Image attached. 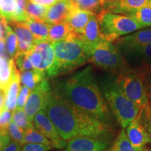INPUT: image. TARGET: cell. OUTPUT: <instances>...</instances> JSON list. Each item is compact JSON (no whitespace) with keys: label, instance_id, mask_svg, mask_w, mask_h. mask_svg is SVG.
I'll use <instances>...</instances> for the list:
<instances>
[{"label":"cell","instance_id":"obj_1","mask_svg":"<svg viewBox=\"0 0 151 151\" xmlns=\"http://www.w3.org/2000/svg\"><path fill=\"white\" fill-rule=\"evenodd\" d=\"M46 112L63 140L87 137L109 141L113 136L111 124L90 116L64 99L52 90Z\"/></svg>","mask_w":151,"mask_h":151},{"label":"cell","instance_id":"obj_2","mask_svg":"<svg viewBox=\"0 0 151 151\" xmlns=\"http://www.w3.org/2000/svg\"><path fill=\"white\" fill-rule=\"evenodd\" d=\"M73 106L106 124H111L112 116L91 66L60 81L54 89Z\"/></svg>","mask_w":151,"mask_h":151},{"label":"cell","instance_id":"obj_3","mask_svg":"<svg viewBox=\"0 0 151 151\" xmlns=\"http://www.w3.org/2000/svg\"><path fill=\"white\" fill-rule=\"evenodd\" d=\"M100 89L111 112L122 129H125L142 108L124 95L116 83L113 76H106L103 79L100 83Z\"/></svg>","mask_w":151,"mask_h":151},{"label":"cell","instance_id":"obj_4","mask_svg":"<svg viewBox=\"0 0 151 151\" xmlns=\"http://www.w3.org/2000/svg\"><path fill=\"white\" fill-rule=\"evenodd\" d=\"M55 63L52 77L67 73L89 61L90 50L82 39H69L52 43Z\"/></svg>","mask_w":151,"mask_h":151},{"label":"cell","instance_id":"obj_5","mask_svg":"<svg viewBox=\"0 0 151 151\" xmlns=\"http://www.w3.org/2000/svg\"><path fill=\"white\" fill-rule=\"evenodd\" d=\"M116 83L127 98L144 108L149 104L151 93V78L146 71L127 67L114 76Z\"/></svg>","mask_w":151,"mask_h":151},{"label":"cell","instance_id":"obj_6","mask_svg":"<svg viewBox=\"0 0 151 151\" xmlns=\"http://www.w3.org/2000/svg\"><path fill=\"white\" fill-rule=\"evenodd\" d=\"M96 16L104 39L110 42L143 28L134 19L125 15L103 11Z\"/></svg>","mask_w":151,"mask_h":151},{"label":"cell","instance_id":"obj_7","mask_svg":"<svg viewBox=\"0 0 151 151\" xmlns=\"http://www.w3.org/2000/svg\"><path fill=\"white\" fill-rule=\"evenodd\" d=\"M89 61L103 70L116 73L128 67L127 62L116 44L106 40L92 49Z\"/></svg>","mask_w":151,"mask_h":151},{"label":"cell","instance_id":"obj_8","mask_svg":"<svg viewBox=\"0 0 151 151\" xmlns=\"http://www.w3.org/2000/svg\"><path fill=\"white\" fill-rule=\"evenodd\" d=\"M29 53L34 68L42 73L46 79L51 78L55 63V52L52 43L48 41L36 42Z\"/></svg>","mask_w":151,"mask_h":151},{"label":"cell","instance_id":"obj_9","mask_svg":"<svg viewBox=\"0 0 151 151\" xmlns=\"http://www.w3.org/2000/svg\"><path fill=\"white\" fill-rule=\"evenodd\" d=\"M51 91L50 83L47 79H45L30 92L23 109L32 123L35 115L39 111L46 109Z\"/></svg>","mask_w":151,"mask_h":151},{"label":"cell","instance_id":"obj_10","mask_svg":"<svg viewBox=\"0 0 151 151\" xmlns=\"http://www.w3.org/2000/svg\"><path fill=\"white\" fill-rule=\"evenodd\" d=\"M32 123L37 131L51 141L52 147L61 149L67 146V143L60 137L45 109L39 111L35 115Z\"/></svg>","mask_w":151,"mask_h":151},{"label":"cell","instance_id":"obj_11","mask_svg":"<svg viewBox=\"0 0 151 151\" xmlns=\"http://www.w3.org/2000/svg\"><path fill=\"white\" fill-rule=\"evenodd\" d=\"M142 109L138 116L125 128L127 137L132 145L139 150L143 151L144 147L151 142V138L148 132L141 122Z\"/></svg>","mask_w":151,"mask_h":151},{"label":"cell","instance_id":"obj_12","mask_svg":"<svg viewBox=\"0 0 151 151\" xmlns=\"http://www.w3.org/2000/svg\"><path fill=\"white\" fill-rule=\"evenodd\" d=\"M151 43V27L143 28L117 39L115 44L120 51L146 46Z\"/></svg>","mask_w":151,"mask_h":151},{"label":"cell","instance_id":"obj_13","mask_svg":"<svg viewBox=\"0 0 151 151\" xmlns=\"http://www.w3.org/2000/svg\"><path fill=\"white\" fill-rule=\"evenodd\" d=\"M109 141L87 137H77L69 140L64 151H106Z\"/></svg>","mask_w":151,"mask_h":151},{"label":"cell","instance_id":"obj_14","mask_svg":"<svg viewBox=\"0 0 151 151\" xmlns=\"http://www.w3.org/2000/svg\"><path fill=\"white\" fill-rule=\"evenodd\" d=\"M150 1L151 0H104V11L127 16L146 6Z\"/></svg>","mask_w":151,"mask_h":151},{"label":"cell","instance_id":"obj_15","mask_svg":"<svg viewBox=\"0 0 151 151\" xmlns=\"http://www.w3.org/2000/svg\"><path fill=\"white\" fill-rule=\"evenodd\" d=\"M74 5L70 0H59L48 9L44 22L49 25L66 22Z\"/></svg>","mask_w":151,"mask_h":151},{"label":"cell","instance_id":"obj_16","mask_svg":"<svg viewBox=\"0 0 151 151\" xmlns=\"http://www.w3.org/2000/svg\"><path fill=\"white\" fill-rule=\"evenodd\" d=\"M93 13L79 9L76 4L66 20L73 32L82 35Z\"/></svg>","mask_w":151,"mask_h":151},{"label":"cell","instance_id":"obj_17","mask_svg":"<svg viewBox=\"0 0 151 151\" xmlns=\"http://www.w3.org/2000/svg\"><path fill=\"white\" fill-rule=\"evenodd\" d=\"M104 39L100 31L99 24L97 17L95 14L92 15L82 34V41L85 43L90 51L92 48L99 45Z\"/></svg>","mask_w":151,"mask_h":151},{"label":"cell","instance_id":"obj_18","mask_svg":"<svg viewBox=\"0 0 151 151\" xmlns=\"http://www.w3.org/2000/svg\"><path fill=\"white\" fill-rule=\"evenodd\" d=\"M10 24L14 28L18 38V53L29 52L35 43L32 32L24 22L10 21Z\"/></svg>","mask_w":151,"mask_h":151},{"label":"cell","instance_id":"obj_19","mask_svg":"<svg viewBox=\"0 0 151 151\" xmlns=\"http://www.w3.org/2000/svg\"><path fill=\"white\" fill-rule=\"evenodd\" d=\"M77 39H82V35L73 32L67 22H64L50 26L47 41L53 43L60 41Z\"/></svg>","mask_w":151,"mask_h":151},{"label":"cell","instance_id":"obj_20","mask_svg":"<svg viewBox=\"0 0 151 151\" xmlns=\"http://www.w3.org/2000/svg\"><path fill=\"white\" fill-rule=\"evenodd\" d=\"M120 52L126 62L127 60L128 62H133L151 67V43L146 46Z\"/></svg>","mask_w":151,"mask_h":151},{"label":"cell","instance_id":"obj_21","mask_svg":"<svg viewBox=\"0 0 151 151\" xmlns=\"http://www.w3.org/2000/svg\"><path fill=\"white\" fill-rule=\"evenodd\" d=\"M20 72L16 66V67L14 68V73H13L12 78H11L6 91L5 108L11 112H13L16 108L17 99H18V94L20 89Z\"/></svg>","mask_w":151,"mask_h":151},{"label":"cell","instance_id":"obj_22","mask_svg":"<svg viewBox=\"0 0 151 151\" xmlns=\"http://www.w3.org/2000/svg\"><path fill=\"white\" fill-rule=\"evenodd\" d=\"M29 31L33 34L35 43L47 41L50 26L43 20H36L29 18L26 22H24Z\"/></svg>","mask_w":151,"mask_h":151},{"label":"cell","instance_id":"obj_23","mask_svg":"<svg viewBox=\"0 0 151 151\" xmlns=\"http://www.w3.org/2000/svg\"><path fill=\"white\" fill-rule=\"evenodd\" d=\"M16 63L14 58L8 60L0 56V89L6 91L12 78Z\"/></svg>","mask_w":151,"mask_h":151},{"label":"cell","instance_id":"obj_24","mask_svg":"<svg viewBox=\"0 0 151 151\" xmlns=\"http://www.w3.org/2000/svg\"><path fill=\"white\" fill-rule=\"evenodd\" d=\"M45 79L46 78L44 75L35 69L24 71L20 75V81L22 83L24 86L29 88L31 91Z\"/></svg>","mask_w":151,"mask_h":151},{"label":"cell","instance_id":"obj_25","mask_svg":"<svg viewBox=\"0 0 151 151\" xmlns=\"http://www.w3.org/2000/svg\"><path fill=\"white\" fill-rule=\"evenodd\" d=\"M106 151H141L132 145L126 134L125 130L122 129L118 137Z\"/></svg>","mask_w":151,"mask_h":151},{"label":"cell","instance_id":"obj_26","mask_svg":"<svg viewBox=\"0 0 151 151\" xmlns=\"http://www.w3.org/2000/svg\"><path fill=\"white\" fill-rule=\"evenodd\" d=\"M127 16L134 19L143 28L151 27V9L148 6L137 9Z\"/></svg>","mask_w":151,"mask_h":151},{"label":"cell","instance_id":"obj_27","mask_svg":"<svg viewBox=\"0 0 151 151\" xmlns=\"http://www.w3.org/2000/svg\"><path fill=\"white\" fill-rule=\"evenodd\" d=\"M48 9V7L44 6L37 4L30 1L29 0H27L25 10L29 18L44 21Z\"/></svg>","mask_w":151,"mask_h":151},{"label":"cell","instance_id":"obj_28","mask_svg":"<svg viewBox=\"0 0 151 151\" xmlns=\"http://www.w3.org/2000/svg\"><path fill=\"white\" fill-rule=\"evenodd\" d=\"M27 143H42L52 146L51 141L35 129V127L24 131L23 144Z\"/></svg>","mask_w":151,"mask_h":151},{"label":"cell","instance_id":"obj_29","mask_svg":"<svg viewBox=\"0 0 151 151\" xmlns=\"http://www.w3.org/2000/svg\"><path fill=\"white\" fill-rule=\"evenodd\" d=\"M79 9L97 15L104 11V0H81L76 2Z\"/></svg>","mask_w":151,"mask_h":151},{"label":"cell","instance_id":"obj_30","mask_svg":"<svg viewBox=\"0 0 151 151\" xmlns=\"http://www.w3.org/2000/svg\"><path fill=\"white\" fill-rule=\"evenodd\" d=\"M17 9L15 0H0V16L12 21Z\"/></svg>","mask_w":151,"mask_h":151},{"label":"cell","instance_id":"obj_31","mask_svg":"<svg viewBox=\"0 0 151 151\" xmlns=\"http://www.w3.org/2000/svg\"><path fill=\"white\" fill-rule=\"evenodd\" d=\"M6 41V47L9 55L11 58H14L17 54H18V38H17L16 34L13 31V29L9 27L7 28L6 35L5 37Z\"/></svg>","mask_w":151,"mask_h":151},{"label":"cell","instance_id":"obj_32","mask_svg":"<svg viewBox=\"0 0 151 151\" xmlns=\"http://www.w3.org/2000/svg\"><path fill=\"white\" fill-rule=\"evenodd\" d=\"M12 120L24 131L34 127L33 124L29 121L23 109H16L12 113Z\"/></svg>","mask_w":151,"mask_h":151},{"label":"cell","instance_id":"obj_33","mask_svg":"<svg viewBox=\"0 0 151 151\" xmlns=\"http://www.w3.org/2000/svg\"><path fill=\"white\" fill-rule=\"evenodd\" d=\"M17 68L20 72L34 69L29 52H19L14 58Z\"/></svg>","mask_w":151,"mask_h":151},{"label":"cell","instance_id":"obj_34","mask_svg":"<svg viewBox=\"0 0 151 151\" xmlns=\"http://www.w3.org/2000/svg\"><path fill=\"white\" fill-rule=\"evenodd\" d=\"M8 133L11 140L23 145L24 131L20 129L13 120H11L9 126Z\"/></svg>","mask_w":151,"mask_h":151},{"label":"cell","instance_id":"obj_35","mask_svg":"<svg viewBox=\"0 0 151 151\" xmlns=\"http://www.w3.org/2000/svg\"><path fill=\"white\" fill-rule=\"evenodd\" d=\"M26 3H27V0H18L17 9L16 13H15L14 20L12 21L20 22H24L27 21V19L29 18V16H28L25 10Z\"/></svg>","mask_w":151,"mask_h":151},{"label":"cell","instance_id":"obj_36","mask_svg":"<svg viewBox=\"0 0 151 151\" xmlns=\"http://www.w3.org/2000/svg\"><path fill=\"white\" fill-rule=\"evenodd\" d=\"M12 113L11 111L4 108L1 111L0 116V131L8 133V128L11 120H12Z\"/></svg>","mask_w":151,"mask_h":151},{"label":"cell","instance_id":"obj_37","mask_svg":"<svg viewBox=\"0 0 151 151\" xmlns=\"http://www.w3.org/2000/svg\"><path fill=\"white\" fill-rule=\"evenodd\" d=\"M30 92H31V90L26 86H23L20 88L18 99H17V105L16 109H24V106L26 102H27V100L29 97Z\"/></svg>","mask_w":151,"mask_h":151},{"label":"cell","instance_id":"obj_38","mask_svg":"<svg viewBox=\"0 0 151 151\" xmlns=\"http://www.w3.org/2000/svg\"><path fill=\"white\" fill-rule=\"evenodd\" d=\"M52 147L42 143H27L22 145L21 151H48L51 150Z\"/></svg>","mask_w":151,"mask_h":151},{"label":"cell","instance_id":"obj_39","mask_svg":"<svg viewBox=\"0 0 151 151\" xmlns=\"http://www.w3.org/2000/svg\"><path fill=\"white\" fill-rule=\"evenodd\" d=\"M142 117L144 121L143 124H144L151 138V104L149 103L146 107L143 108Z\"/></svg>","mask_w":151,"mask_h":151},{"label":"cell","instance_id":"obj_40","mask_svg":"<svg viewBox=\"0 0 151 151\" xmlns=\"http://www.w3.org/2000/svg\"><path fill=\"white\" fill-rule=\"evenodd\" d=\"M6 19L0 16V40H5L9 22Z\"/></svg>","mask_w":151,"mask_h":151},{"label":"cell","instance_id":"obj_41","mask_svg":"<svg viewBox=\"0 0 151 151\" xmlns=\"http://www.w3.org/2000/svg\"><path fill=\"white\" fill-rule=\"evenodd\" d=\"M22 145L14 141H10L8 144L5 146L2 151H20Z\"/></svg>","mask_w":151,"mask_h":151},{"label":"cell","instance_id":"obj_42","mask_svg":"<svg viewBox=\"0 0 151 151\" xmlns=\"http://www.w3.org/2000/svg\"><path fill=\"white\" fill-rule=\"evenodd\" d=\"M10 137L9 134L0 131V151H2L8 143L10 142Z\"/></svg>","mask_w":151,"mask_h":151},{"label":"cell","instance_id":"obj_43","mask_svg":"<svg viewBox=\"0 0 151 151\" xmlns=\"http://www.w3.org/2000/svg\"><path fill=\"white\" fill-rule=\"evenodd\" d=\"M29 1L35 4H37L44 6L49 8L59 0H29Z\"/></svg>","mask_w":151,"mask_h":151},{"label":"cell","instance_id":"obj_44","mask_svg":"<svg viewBox=\"0 0 151 151\" xmlns=\"http://www.w3.org/2000/svg\"><path fill=\"white\" fill-rule=\"evenodd\" d=\"M6 92L3 90L0 89V111H2L5 108Z\"/></svg>","mask_w":151,"mask_h":151},{"label":"cell","instance_id":"obj_45","mask_svg":"<svg viewBox=\"0 0 151 151\" xmlns=\"http://www.w3.org/2000/svg\"><path fill=\"white\" fill-rule=\"evenodd\" d=\"M5 40H0V56L5 58Z\"/></svg>","mask_w":151,"mask_h":151},{"label":"cell","instance_id":"obj_46","mask_svg":"<svg viewBox=\"0 0 151 151\" xmlns=\"http://www.w3.org/2000/svg\"><path fill=\"white\" fill-rule=\"evenodd\" d=\"M148 6L149 7V8H150V9H151V1H150V3H149V4H148Z\"/></svg>","mask_w":151,"mask_h":151},{"label":"cell","instance_id":"obj_47","mask_svg":"<svg viewBox=\"0 0 151 151\" xmlns=\"http://www.w3.org/2000/svg\"><path fill=\"white\" fill-rule=\"evenodd\" d=\"M70 1H72V2H76V1H77V0H70Z\"/></svg>","mask_w":151,"mask_h":151},{"label":"cell","instance_id":"obj_48","mask_svg":"<svg viewBox=\"0 0 151 151\" xmlns=\"http://www.w3.org/2000/svg\"><path fill=\"white\" fill-rule=\"evenodd\" d=\"M1 111H0V116H1Z\"/></svg>","mask_w":151,"mask_h":151},{"label":"cell","instance_id":"obj_49","mask_svg":"<svg viewBox=\"0 0 151 151\" xmlns=\"http://www.w3.org/2000/svg\"><path fill=\"white\" fill-rule=\"evenodd\" d=\"M150 95H151V93H150Z\"/></svg>","mask_w":151,"mask_h":151}]
</instances>
